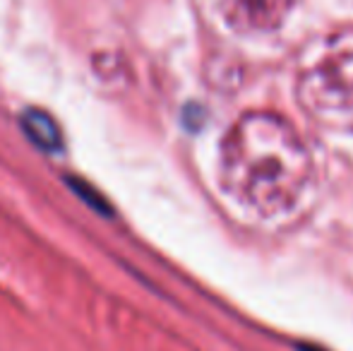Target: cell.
<instances>
[{
	"mask_svg": "<svg viewBox=\"0 0 353 351\" xmlns=\"http://www.w3.org/2000/svg\"><path fill=\"white\" fill-rule=\"evenodd\" d=\"M65 183H68V188H70L74 195H77L79 200L89 207V210L99 212V214H103V217H113L111 202H108V197L103 195V192L99 190L94 183H89L87 178H82V176H72V174L65 176Z\"/></svg>",
	"mask_w": 353,
	"mask_h": 351,
	"instance_id": "5b68a950",
	"label": "cell"
},
{
	"mask_svg": "<svg viewBox=\"0 0 353 351\" xmlns=\"http://www.w3.org/2000/svg\"><path fill=\"white\" fill-rule=\"evenodd\" d=\"M301 94L317 111H353V51L320 61L303 77Z\"/></svg>",
	"mask_w": 353,
	"mask_h": 351,
	"instance_id": "7a4b0ae2",
	"label": "cell"
},
{
	"mask_svg": "<svg viewBox=\"0 0 353 351\" xmlns=\"http://www.w3.org/2000/svg\"><path fill=\"white\" fill-rule=\"evenodd\" d=\"M291 8L293 0H221L223 17L238 32H274Z\"/></svg>",
	"mask_w": 353,
	"mask_h": 351,
	"instance_id": "3957f363",
	"label": "cell"
},
{
	"mask_svg": "<svg viewBox=\"0 0 353 351\" xmlns=\"http://www.w3.org/2000/svg\"><path fill=\"white\" fill-rule=\"evenodd\" d=\"M226 183L260 214H283L305 192L310 154L288 121L272 113L241 118L223 147Z\"/></svg>",
	"mask_w": 353,
	"mask_h": 351,
	"instance_id": "6da1fadb",
	"label": "cell"
},
{
	"mask_svg": "<svg viewBox=\"0 0 353 351\" xmlns=\"http://www.w3.org/2000/svg\"><path fill=\"white\" fill-rule=\"evenodd\" d=\"M19 126H22L24 135L29 137L34 147H39L41 152L56 154L63 150V130L58 126V121L43 108H24L19 116Z\"/></svg>",
	"mask_w": 353,
	"mask_h": 351,
	"instance_id": "277c9868",
	"label": "cell"
}]
</instances>
